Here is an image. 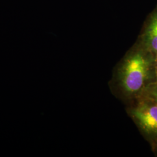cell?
I'll return each mask as SVG.
<instances>
[{"label": "cell", "instance_id": "cell-1", "mask_svg": "<svg viewBox=\"0 0 157 157\" xmlns=\"http://www.w3.org/2000/svg\"><path fill=\"white\" fill-rule=\"evenodd\" d=\"M156 82L155 54L136 41L115 67L109 84L113 94L127 105Z\"/></svg>", "mask_w": 157, "mask_h": 157}, {"label": "cell", "instance_id": "cell-2", "mask_svg": "<svg viewBox=\"0 0 157 157\" xmlns=\"http://www.w3.org/2000/svg\"><path fill=\"white\" fill-rule=\"evenodd\" d=\"M126 112L150 144L157 141V105L143 97L126 105Z\"/></svg>", "mask_w": 157, "mask_h": 157}, {"label": "cell", "instance_id": "cell-3", "mask_svg": "<svg viewBox=\"0 0 157 157\" xmlns=\"http://www.w3.org/2000/svg\"><path fill=\"white\" fill-rule=\"evenodd\" d=\"M136 41L147 50L157 53V6L146 17Z\"/></svg>", "mask_w": 157, "mask_h": 157}, {"label": "cell", "instance_id": "cell-4", "mask_svg": "<svg viewBox=\"0 0 157 157\" xmlns=\"http://www.w3.org/2000/svg\"><path fill=\"white\" fill-rule=\"evenodd\" d=\"M140 97L150 100L157 105V82L148 86Z\"/></svg>", "mask_w": 157, "mask_h": 157}, {"label": "cell", "instance_id": "cell-5", "mask_svg": "<svg viewBox=\"0 0 157 157\" xmlns=\"http://www.w3.org/2000/svg\"><path fill=\"white\" fill-rule=\"evenodd\" d=\"M150 146L151 147L152 150L153 152H154V154L157 156V141H155V143H152L151 144H150Z\"/></svg>", "mask_w": 157, "mask_h": 157}, {"label": "cell", "instance_id": "cell-6", "mask_svg": "<svg viewBox=\"0 0 157 157\" xmlns=\"http://www.w3.org/2000/svg\"><path fill=\"white\" fill-rule=\"evenodd\" d=\"M155 70L157 82V53L155 54Z\"/></svg>", "mask_w": 157, "mask_h": 157}]
</instances>
